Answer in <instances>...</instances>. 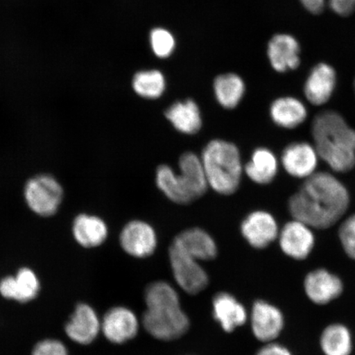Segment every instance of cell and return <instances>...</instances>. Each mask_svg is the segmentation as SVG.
<instances>
[{
    "mask_svg": "<svg viewBox=\"0 0 355 355\" xmlns=\"http://www.w3.org/2000/svg\"><path fill=\"white\" fill-rule=\"evenodd\" d=\"M119 242L128 255L144 259L153 254L157 246V236L153 226L143 220H132L124 226Z\"/></svg>",
    "mask_w": 355,
    "mask_h": 355,
    "instance_id": "cell-12",
    "label": "cell"
},
{
    "mask_svg": "<svg viewBox=\"0 0 355 355\" xmlns=\"http://www.w3.org/2000/svg\"><path fill=\"white\" fill-rule=\"evenodd\" d=\"M214 91L221 106L226 109H233L241 101L245 92V85L238 75L224 74L216 78Z\"/></svg>",
    "mask_w": 355,
    "mask_h": 355,
    "instance_id": "cell-26",
    "label": "cell"
},
{
    "mask_svg": "<svg viewBox=\"0 0 355 355\" xmlns=\"http://www.w3.org/2000/svg\"><path fill=\"white\" fill-rule=\"evenodd\" d=\"M24 198L34 214L48 218L59 212L64 199V189L55 176L39 174L26 182Z\"/></svg>",
    "mask_w": 355,
    "mask_h": 355,
    "instance_id": "cell-6",
    "label": "cell"
},
{
    "mask_svg": "<svg viewBox=\"0 0 355 355\" xmlns=\"http://www.w3.org/2000/svg\"><path fill=\"white\" fill-rule=\"evenodd\" d=\"M41 291V282L37 273L29 268L17 270L15 276L0 279V295L8 300L26 304L34 300Z\"/></svg>",
    "mask_w": 355,
    "mask_h": 355,
    "instance_id": "cell-16",
    "label": "cell"
},
{
    "mask_svg": "<svg viewBox=\"0 0 355 355\" xmlns=\"http://www.w3.org/2000/svg\"><path fill=\"white\" fill-rule=\"evenodd\" d=\"M213 315L225 331L232 332L246 324L248 311L236 298L227 293H220L212 302Z\"/></svg>",
    "mask_w": 355,
    "mask_h": 355,
    "instance_id": "cell-22",
    "label": "cell"
},
{
    "mask_svg": "<svg viewBox=\"0 0 355 355\" xmlns=\"http://www.w3.org/2000/svg\"><path fill=\"white\" fill-rule=\"evenodd\" d=\"M168 256L173 274L182 290L190 295H197L207 287L209 279L199 261L173 245L168 251Z\"/></svg>",
    "mask_w": 355,
    "mask_h": 355,
    "instance_id": "cell-10",
    "label": "cell"
},
{
    "mask_svg": "<svg viewBox=\"0 0 355 355\" xmlns=\"http://www.w3.org/2000/svg\"><path fill=\"white\" fill-rule=\"evenodd\" d=\"M132 87L144 98L157 99L165 92V78L157 70L143 71L133 78Z\"/></svg>",
    "mask_w": 355,
    "mask_h": 355,
    "instance_id": "cell-27",
    "label": "cell"
},
{
    "mask_svg": "<svg viewBox=\"0 0 355 355\" xmlns=\"http://www.w3.org/2000/svg\"><path fill=\"white\" fill-rule=\"evenodd\" d=\"M243 170L246 175L254 183L261 185L269 184L278 174L279 161L277 155L270 149L257 148Z\"/></svg>",
    "mask_w": 355,
    "mask_h": 355,
    "instance_id": "cell-25",
    "label": "cell"
},
{
    "mask_svg": "<svg viewBox=\"0 0 355 355\" xmlns=\"http://www.w3.org/2000/svg\"><path fill=\"white\" fill-rule=\"evenodd\" d=\"M180 174L167 165H162L155 173V183L166 196L178 204H188L207 192L208 184L201 157L184 153L179 161Z\"/></svg>",
    "mask_w": 355,
    "mask_h": 355,
    "instance_id": "cell-4",
    "label": "cell"
},
{
    "mask_svg": "<svg viewBox=\"0 0 355 355\" xmlns=\"http://www.w3.org/2000/svg\"><path fill=\"white\" fill-rule=\"evenodd\" d=\"M347 188L330 172L318 171L288 200V211L313 229L331 227L345 215L349 207Z\"/></svg>",
    "mask_w": 355,
    "mask_h": 355,
    "instance_id": "cell-1",
    "label": "cell"
},
{
    "mask_svg": "<svg viewBox=\"0 0 355 355\" xmlns=\"http://www.w3.org/2000/svg\"><path fill=\"white\" fill-rule=\"evenodd\" d=\"M338 237L345 255L355 261V213L340 224Z\"/></svg>",
    "mask_w": 355,
    "mask_h": 355,
    "instance_id": "cell-29",
    "label": "cell"
},
{
    "mask_svg": "<svg viewBox=\"0 0 355 355\" xmlns=\"http://www.w3.org/2000/svg\"><path fill=\"white\" fill-rule=\"evenodd\" d=\"M319 155L314 145L295 141L284 149L281 162L288 175L306 180L318 172Z\"/></svg>",
    "mask_w": 355,
    "mask_h": 355,
    "instance_id": "cell-11",
    "label": "cell"
},
{
    "mask_svg": "<svg viewBox=\"0 0 355 355\" xmlns=\"http://www.w3.org/2000/svg\"><path fill=\"white\" fill-rule=\"evenodd\" d=\"M108 226L101 217L81 213L72 223L74 241L84 248H94L103 244L108 237Z\"/></svg>",
    "mask_w": 355,
    "mask_h": 355,
    "instance_id": "cell-21",
    "label": "cell"
},
{
    "mask_svg": "<svg viewBox=\"0 0 355 355\" xmlns=\"http://www.w3.org/2000/svg\"><path fill=\"white\" fill-rule=\"evenodd\" d=\"M330 7L337 15L346 17L355 10V0H329ZM304 7L313 15L321 13L326 6V0H300Z\"/></svg>",
    "mask_w": 355,
    "mask_h": 355,
    "instance_id": "cell-28",
    "label": "cell"
},
{
    "mask_svg": "<svg viewBox=\"0 0 355 355\" xmlns=\"http://www.w3.org/2000/svg\"><path fill=\"white\" fill-rule=\"evenodd\" d=\"M150 44L155 55L166 58L174 51L175 42L171 33L163 28H155L150 33Z\"/></svg>",
    "mask_w": 355,
    "mask_h": 355,
    "instance_id": "cell-30",
    "label": "cell"
},
{
    "mask_svg": "<svg viewBox=\"0 0 355 355\" xmlns=\"http://www.w3.org/2000/svg\"><path fill=\"white\" fill-rule=\"evenodd\" d=\"M243 237L256 250H264L277 241L279 232L275 217L266 211H254L241 224Z\"/></svg>",
    "mask_w": 355,
    "mask_h": 355,
    "instance_id": "cell-13",
    "label": "cell"
},
{
    "mask_svg": "<svg viewBox=\"0 0 355 355\" xmlns=\"http://www.w3.org/2000/svg\"><path fill=\"white\" fill-rule=\"evenodd\" d=\"M354 89H355V81H354Z\"/></svg>",
    "mask_w": 355,
    "mask_h": 355,
    "instance_id": "cell-33",
    "label": "cell"
},
{
    "mask_svg": "<svg viewBox=\"0 0 355 355\" xmlns=\"http://www.w3.org/2000/svg\"><path fill=\"white\" fill-rule=\"evenodd\" d=\"M146 310L143 324L155 339L173 340L184 336L189 328V319L180 307V297L170 284H150L145 292Z\"/></svg>",
    "mask_w": 355,
    "mask_h": 355,
    "instance_id": "cell-3",
    "label": "cell"
},
{
    "mask_svg": "<svg viewBox=\"0 0 355 355\" xmlns=\"http://www.w3.org/2000/svg\"><path fill=\"white\" fill-rule=\"evenodd\" d=\"M67 336L73 343L87 345L92 344L101 331V320L96 310L87 304H78L66 323Z\"/></svg>",
    "mask_w": 355,
    "mask_h": 355,
    "instance_id": "cell-14",
    "label": "cell"
},
{
    "mask_svg": "<svg viewBox=\"0 0 355 355\" xmlns=\"http://www.w3.org/2000/svg\"><path fill=\"white\" fill-rule=\"evenodd\" d=\"M322 355H353L355 339L352 328L343 322H332L324 327L318 336Z\"/></svg>",
    "mask_w": 355,
    "mask_h": 355,
    "instance_id": "cell-17",
    "label": "cell"
},
{
    "mask_svg": "<svg viewBox=\"0 0 355 355\" xmlns=\"http://www.w3.org/2000/svg\"><path fill=\"white\" fill-rule=\"evenodd\" d=\"M270 115L277 126L286 130H294L307 119L308 110L298 98L285 96L273 101L270 105Z\"/></svg>",
    "mask_w": 355,
    "mask_h": 355,
    "instance_id": "cell-23",
    "label": "cell"
},
{
    "mask_svg": "<svg viewBox=\"0 0 355 355\" xmlns=\"http://www.w3.org/2000/svg\"><path fill=\"white\" fill-rule=\"evenodd\" d=\"M255 355H296L292 349L286 344L274 341V343L263 344L257 350Z\"/></svg>",
    "mask_w": 355,
    "mask_h": 355,
    "instance_id": "cell-32",
    "label": "cell"
},
{
    "mask_svg": "<svg viewBox=\"0 0 355 355\" xmlns=\"http://www.w3.org/2000/svg\"><path fill=\"white\" fill-rule=\"evenodd\" d=\"M165 114L175 130L184 135H195L202 126L201 112L193 100L175 102L166 110Z\"/></svg>",
    "mask_w": 355,
    "mask_h": 355,
    "instance_id": "cell-24",
    "label": "cell"
},
{
    "mask_svg": "<svg viewBox=\"0 0 355 355\" xmlns=\"http://www.w3.org/2000/svg\"><path fill=\"white\" fill-rule=\"evenodd\" d=\"M248 320L252 335L263 344L278 341L286 329L284 310L266 300H257L252 304Z\"/></svg>",
    "mask_w": 355,
    "mask_h": 355,
    "instance_id": "cell-7",
    "label": "cell"
},
{
    "mask_svg": "<svg viewBox=\"0 0 355 355\" xmlns=\"http://www.w3.org/2000/svg\"><path fill=\"white\" fill-rule=\"evenodd\" d=\"M201 159L208 186L221 195L236 192L243 171L236 146L227 141L212 140L203 149Z\"/></svg>",
    "mask_w": 355,
    "mask_h": 355,
    "instance_id": "cell-5",
    "label": "cell"
},
{
    "mask_svg": "<svg viewBox=\"0 0 355 355\" xmlns=\"http://www.w3.org/2000/svg\"><path fill=\"white\" fill-rule=\"evenodd\" d=\"M298 41L288 34H278L270 40L268 55L272 68L279 73L295 70L300 64Z\"/></svg>",
    "mask_w": 355,
    "mask_h": 355,
    "instance_id": "cell-20",
    "label": "cell"
},
{
    "mask_svg": "<svg viewBox=\"0 0 355 355\" xmlns=\"http://www.w3.org/2000/svg\"><path fill=\"white\" fill-rule=\"evenodd\" d=\"M32 355H69L68 348L60 340L44 339L34 346Z\"/></svg>",
    "mask_w": 355,
    "mask_h": 355,
    "instance_id": "cell-31",
    "label": "cell"
},
{
    "mask_svg": "<svg viewBox=\"0 0 355 355\" xmlns=\"http://www.w3.org/2000/svg\"><path fill=\"white\" fill-rule=\"evenodd\" d=\"M277 239L283 254L298 261L308 259L316 245L313 229L294 218L279 230Z\"/></svg>",
    "mask_w": 355,
    "mask_h": 355,
    "instance_id": "cell-9",
    "label": "cell"
},
{
    "mask_svg": "<svg viewBox=\"0 0 355 355\" xmlns=\"http://www.w3.org/2000/svg\"><path fill=\"white\" fill-rule=\"evenodd\" d=\"M314 146L331 170L346 173L355 166V130L334 110H324L312 123Z\"/></svg>",
    "mask_w": 355,
    "mask_h": 355,
    "instance_id": "cell-2",
    "label": "cell"
},
{
    "mask_svg": "<svg viewBox=\"0 0 355 355\" xmlns=\"http://www.w3.org/2000/svg\"><path fill=\"white\" fill-rule=\"evenodd\" d=\"M305 298L318 307H326L340 300L345 291L344 279L325 268H317L305 275L302 283Z\"/></svg>",
    "mask_w": 355,
    "mask_h": 355,
    "instance_id": "cell-8",
    "label": "cell"
},
{
    "mask_svg": "<svg viewBox=\"0 0 355 355\" xmlns=\"http://www.w3.org/2000/svg\"><path fill=\"white\" fill-rule=\"evenodd\" d=\"M139 330L136 315L125 307L110 309L101 320V332L111 343H125L135 338Z\"/></svg>",
    "mask_w": 355,
    "mask_h": 355,
    "instance_id": "cell-15",
    "label": "cell"
},
{
    "mask_svg": "<svg viewBox=\"0 0 355 355\" xmlns=\"http://www.w3.org/2000/svg\"><path fill=\"white\" fill-rule=\"evenodd\" d=\"M172 245L198 261L214 259L218 252L214 239L200 228H191L178 234Z\"/></svg>",
    "mask_w": 355,
    "mask_h": 355,
    "instance_id": "cell-19",
    "label": "cell"
},
{
    "mask_svg": "<svg viewBox=\"0 0 355 355\" xmlns=\"http://www.w3.org/2000/svg\"><path fill=\"white\" fill-rule=\"evenodd\" d=\"M336 86V73L327 64H318L311 71L304 84L306 99L313 105L320 106L330 101Z\"/></svg>",
    "mask_w": 355,
    "mask_h": 355,
    "instance_id": "cell-18",
    "label": "cell"
}]
</instances>
